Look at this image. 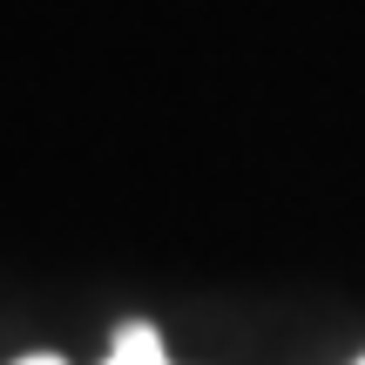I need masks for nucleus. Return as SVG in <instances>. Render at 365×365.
Returning <instances> with one entry per match:
<instances>
[{
  "mask_svg": "<svg viewBox=\"0 0 365 365\" xmlns=\"http://www.w3.org/2000/svg\"><path fill=\"white\" fill-rule=\"evenodd\" d=\"M102 365H170V352H163V339H156L149 325H122Z\"/></svg>",
  "mask_w": 365,
  "mask_h": 365,
  "instance_id": "nucleus-1",
  "label": "nucleus"
},
{
  "mask_svg": "<svg viewBox=\"0 0 365 365\" xmlns=\"http://www.w3.org/2000/svg\"><path fill=\"white\" fill-rule=\"evenodd\" d=\"M359 365H365V359H359Z\"/></svg>",
  "mask_w": 365,
  "mask_h": 365,
  "instance_id": "nucleus-3",
  "label": "nucleus"
},
{
  "mask_svg": "<svg viewBox=\"0 0 365 365\" xmlns=\"http://www.w3.org/2000/svg\"><path fill=\"white\" fill-rule=\"evenodd\" d=\"M21 365H61V359H48V352H34V359H21Z\"/></svg>",
  "mask_w": 365,
  "mask_h": 365,
  "instance_id": "nucleus-2",
  "label": "nucleus"
}]
</instances>
